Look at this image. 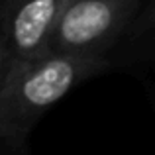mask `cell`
Wrapping results in <instances>:
<instances>
[{"mask_svg": "<svg viewBox=\"0 0 155 155\" xmlns=\"http://www.w3.org/2000/svg\"><path fill=\"white\" fill-rule=\"evenodd\" d=\"M106 69L102 55L47 53L10 73L0 84V147L22 145L49 108Z\"/></svg>", "mask_w": 155, "mask_h": 155, "instance_id": "obj_1", "label": "cell"}, {"mask_svg": "<svg viewBox=\"0 0 155 155\" xmlns=\"http://www.w3.org/2000/svg\"><path fill=\"white\" fill-rule=\"evenodd\" d=\"M141 4L143 0H65L47 53L106 57Z\"/></svg>", "mask_w": 155, "mask_h": 155, "instance_id": "obj_2", "label": "cell"}, {"mask_svg": "<svg viewBox=\"0 0 155 155\" xmlns=\"http://www.w3.org/2000/svg\"><path fill=\"white\" fill-rule=\"evenodd\" d=\"M63 6L65 0H0V39L10 73L47 53Z\"/></svg>", "mask_w": 155, "mask_h": 155, "instance_id": "obj_3", "label": "cell"}, {"mask_svg": "<svg viewBox=\"0 0 155 155\" xmlns=\"http://www.w3.org/2000/svg\"><path fill=\"white\" fill-rule=\"evenodd\" d=\"M106 59L110 61V67L155 63V0L141 4L136 18Z\"/></svg>", "mask_w": 155, "mask_h": 155, "instance_id": "obj_4", "label": "cell"}, {"mask_svg": "<svg viewBox=\"0 0 155 155\" xmlns=\"http://www.w3.org/2000/svg\"><path fill=\"white\" fill-rule=\"evenodd\" d=\"M8 75H10V61H8L4 43H2V39H0V84L8 79Z\"/></svg>", "mask_w": 155, "mask_h": 155, "instance_id": "obj_5", "label": "cell"}]
</instances>
